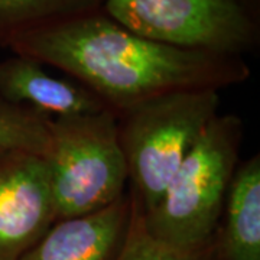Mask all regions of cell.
Instances as JSON below:
<instances>
[{
    "instance_id": "obj_2",
    "label": "cell",
    "mask_w": 260,
    "mask_h": 260,
    "mask_svg": "<svg viewBox=\"0 0 260 260\" xmlns=\"http://www.w3.org/2000/svg\"><path fill=\"white\" fill-rule=\"evenodd\" d=\"M243 123L217 114L168 182L158 204L143 213L148 233L172 249L194 251L215 243L224 203L237 169Z\"/></svg>"
},
{
    "instance_id": "obj_13",
    "label": "cell",
    "mask_w": 260,
    "mask_h": 260,
    "mask_svg": "<svg viewBox=\"0 0 260 260\" xmlns=\"http://www.w3.org/2000/svg\"><path fill=\"white\" fill-rule=\"evenodd\" d=\"M242 2L254 13V3H257V0H242Z\"/></svg>"
},
{
    "instance_id": "obj_1",
    "label": "cell",
    "mask_w": 260,
    "mask_h": 260,
    "mask_svg": "<svg viewBox=\"0 0 260 260\" xmlns=\"http://www.w3.org/2000/svg\"><path fill=\"white\" fill-rule=\"evenodd\" d=\"M64 71L119 114L162 94L223 90L244 83L243 56L171 47L143 38L102 10L29 30L6 47Z\"/></svg>"
},
{
    "instance_id": "obj_3",
    "label": "cell",
    "mask_w": 260,
    "mask_h": 260,
    "mask_svg": "<svg viewBox=\"0 0 260 260\" xmlns=\"http://www.w3.org/2000/svg\"><path fill=\"white\" fill-rule=\"evenodd\" d=\"M218 107V90H186L152 97L116 114L129 189L143 213L158 204Z\"/></svg>"
},
{
    "instance_id": "obj_11",
    "label": "cell",
    "mask_w": 260,
    "mask_h": 260,
    "mask_svg": "<svg viewBox=\"0 0 260 260\" xmlns=\"http://www.w3.org/2000/svg\"><path fill=\"white\" fill-rule=\"evenodd\" d=\"M49 119L44 113L0 99V150H23L47 158Z\"/></svg>"
},
{
    "instance_id": "obj_9",
    "label": "cell",
    "mask_w": 260,
    "mask_h": 260,
    "mask_svg": "<svg viewBox=\"0 0 260 260\" xmlns=\"http://www.w3.org/2000/svg\"><path fill=\"white\" fill-rule=\"evenodd\" d=\"M224 220L215 234V260H260V156L236 169Z\"/></svg>"
},
{
    "instance_id": "obj_10",
    "label": "cell",
    "mask_w": 260,
    "mask_h": 260,
    "mask_svg": "<svg viewBox=\"0 0 260 260\" xmlns=\"http://www.w3.org/2000/svg\"><path fill=\"white\" fill-rule=\"evenodd\" d=\"M104 0H0V48L54 22L103 9Z\"/></svg>"
},
{
    "instance_id": "obj_7",
    "label": "cell",
    "mask_w": 260,
    "mask_h": 260,
    "mask_svg": "<svg viewBox=\"0 0 260 260\" xmlns=\"http://www.w3.org/2000/svg\"><path fill=\"white\" fill-rule=\"evenodd\" d=\"M132 213L130 191L95 213L56 220L20 260H117Z\"/></svg>"
},
{
    "instance_id": "obj_12",
    "label": "cell",
    "mask_w": 260,
    "mask_h": 260,
    "mask_svg": "<svg viewBox=\"0 0 260 260\" xmlns=\"http://www.w3.org/2000/svg\"><path fill=\"white\" fill-rule=\"evenodd\" d=\"M130 195L129 230L117 260H215V243L201 250L182 251L155 240L145 227L140 203L132 191Z\"/></svg>"
},
{
    "instance_id": "obj_8",
    "label": "cell",
    "mask_w": 260,
    "mask_h": 260,
    "mask_svg": "<svg viewBox=\"0 0 260 260\" xmlns=\"http://www.w3.org/2000/svg\"><path fill=\"white\" fill-rule=\"evenodd\" d=\"M0 99L51 117L91 114L109 109L75 80L56 78L44 65L22 55L0 59Z\"/></svg>"
},
{
    "instance_id": "obj_5",
    "label": "cell",
    "mask_w": 260,
    "mask_h": 260,
    "mask_svg": "<svg viewBox=\"0 0 260 260\" xmlns=\"http://www.w3.org/2000/svg\"><path fill=\"white\" fill-rule=\"evenodd\" d=\"M103 12L140 37L191 51L243 56L259 37L242 0H104Z\"/></svg>"
},
{
    "instance_id": "obj_6",
    "label": "cell",
    "mask_w": 260,
    "mask_h": 260,
    "mask_svg": "<svg viewBox=\"0 0 260 260\" xmlns=\"http://www.w3.org/2000/svg\"><path fill=\"white\" fill-rule=\"evenodd\" d=\"M55 221L45 158L0 150V260H20Z\"/></svg>"
},
{
    "instance_id": "obj_4",
    "label": "cell",
    "mask_w": 260,
    "mask_h": 260,
    "mask_svg": "<svg viewBox=\"0 0 260 260\" xmlns=\"http://www.w3.org/2000/svg\"><path fill=\"white\" fill-rule=\"evenodd\" d=\"M49 133L45 160L56 220L100 211L127 192V168L113 110L51 117Z\"/></svg>"
}]
</instances>
